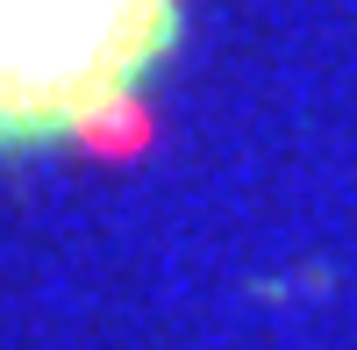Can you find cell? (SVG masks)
Returning a JSON list of instances; mask_svg holds the SVG:
<instances>
[{
	"label": "cell",
	"mask_w": 357,
	"mask_h": 350,
	"mask_svg": "<svg viewBox=\"0 0 357 350\" xmlns=\"http://www.w3.org/2000/svg\"><path fill=\"white\" fill-rule=\"evenodd\" d=\"M178 0H0V151L107 122L165 65Z\"/></svg>",
	"instance_id": "1"
}]
</instances>
